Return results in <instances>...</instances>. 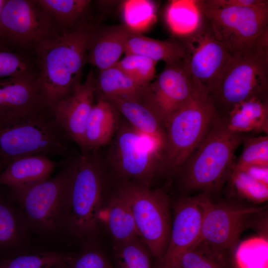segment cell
I'll list each match as a JSON object with an SVG mask.
<instances>
[{
    "label": "cell",
    "mask_w": 268,
    "mask_h": 268,
    "mask_svg": "<svg viewBox=\"0 0 268 268\" xmlns=\"http://www.w3.org/2000/svg\"><path fill=\"white\" fill-rule=\"evenodd\" d=\"M241 134L230 131L219 115L209 132L178 173L182 187L191 196L218 197L234 168V153L243 141Z\"/></svg>",
    "instance_id": "obj_1"
},
{
    "label": "cell",
    "mask_w": 268,
    "mask_h": 268,
    "mask_svg": "<svg viewBox=\"0 0 268 268\" xmlns=\"http://www.w3.org/2000/svg\"><path fill=\"white\" fill-rule=\"evenodd\" d=\"M93 26L61 34L35 47L38 77L50 108L81 83L87 63L88 37Z\"/></svg>",
    "instance_id": "obj_2"
},
{
    "label": "cell",
    "mask_w": 268,
    "mask_h": 268,
    "mask_svg": "<svg viewBox=\"0 0 268 268\" xmlns=\"http://www.w3.org/2000/svg\"><path fill=\"white\" fill-rule=\"evenodd\" d=\"M93 151L71 158L62 229L78 238L93 235L101 223L103 181Z\"/></svg>",
    "instance_id": "obj_3"
},
{
    "label": "cell",
    "mask_w": 268,
    "mask_h": 268,
    "mask_svg": "<svg viewBox=\"0 0 268 268\" xmlns=\"http://www.w3.org/2000/svg\"><path fill=\"white\" fill-rule=\"evenodd\" d=\"M72 141L50 108L13 119L0 120V163L36 154L68 158Z\"/></svg>",
    "instance_id": "obj_4"
},
{
    "label": "cell",
    "mask_w": 268,
    "mask_h": 268,
    "mask_svg": "<svg viewBox=\"0 0 268 268\" xmlns=\"http://www.w3.org/2000/svg\"><path fill=\"white\" fill-rule=\"evenodd\" d=\"M219 115L211 96L196 83L189 99L164 125V170L178 173L202 141Z\"/></svg>",
    "instance_id": "obj_5"
},
{
    "label": "cell",
    "mask_w": 268,
    "mask_h": 268,
    "mask_svg": "<svg viewBox=\"0 0 268 268\" xmlns=\"http://www.w3.org/2000/svg\"><path fill=\"white\" fill-rule=\"evenodd\" d=\"M268 30L249 48L232 55L210 95L218 111L255 96H268Z\"/></svg>",
    "instance_id": "obj_6"
},
{
    "label": "cell",
    "mask_w": 268,
    "mask_h": 268,
    "mask_svg": "<svg viewBox=\"0 0 268 268\" xmlns=\"http://www.w3.org/2000/svg\"><path fill=\"white\" fill-rule=\"evenodd\" d=\"M267 211L266 205L212 197L197 242L205 243L236 266L235 253L242 233L263 225Z\"/></svg>",
    "instance_id": "obj_7"
},
{
    "label": "cell",
    "mask_w": 268,
    "mask_h": 268,
    "mask_svg": "<svg viewBox=\"0 0 268 268\" xmlns=\"http://www.w3.org/2000/svg\"><path fill=\"white\" fill-rule=\"evenodd\" d=\"M131 207L140 238L149 249L153 267L163 256L172 225L169 197L162 189H152L137 183L122 186L118 191Z\"/></svg>",
    "instance_id": "obj_8"
},
{
    "label": "cell",
    "mask_w": 268,
    "mask_h": 268,
    "mask_svg": "<svg viewBox=\"0 0 268 268\" xmlns=\"http://www.w3.org/2000/svg\"><path fill=\"white\" fill-rule=\"evenodd\" d=\"M201 14L233 55L252 46L268 30V4L254 7H213L196 0Z\"/></svg>",
    "instance_id": "obj_9"
},
{
    "label": "cell",
    "mask_w": 268,
    "mask_h": 268,
    "mask_svg": "<svg viewBox=\"0 0 268 268\" xmlns=\"http://www.w3.org/2000/svg\"><path fill=\"white\" fill-rule=\"evenodd\" d=\"M71 161V157L62 161V169L54 177L11 194L22 207L26 219L38 230L51 233L62 229Z\"/></svg>",
    "instance_id": "obj_10"
},
{
    "label": "cell",
    "mask_w": 268,
    "mask_h": 268,
    "mask_svg": "<svg viewBox=\"0 0 268 268\" xmlns=\"http://www.w3.org/2000/svg\"><path fill=\"white\" fill-rule=\"evenodd\" d=\"M198 27L180 36L186 49L184 63L193 80L211 95L232 54L216 38L209 23L201 14Z\"/></svg>",
    "instance_id": "obj_11"
},
{
    "label": "cell",
    "mask_w": 268,
    "mask_h": 268,
    "mask_svg": "<svg viewBox=\"0 0 268 268\" xmlns=\"http://www.w3.org/2000/svg\"><path fill=\"white\" fill-rule=\"evenodd\" d=\"M0 26L5 41L25 48H35L61 34L50 14L37 0H6Z\"/></svg>",
    "instance_id": "obj_12"
},
{
    "label": "cell",
    "mask_w": 268,
    "mask_h": 268,
    "mask_svg": "<svg viewBox=\"0 0 268 268\" xmlns=\"http://www.w3.org/2000/svg\"><path fill=\"white\" fill-rule=\"evenodd\" d=\"M114 156L118 171L146 186L164 170L163 156L154 143L131 126L122 127L116 135Z\"/></svg>",
    "instance_id": "obj_13"
},
{
    "label": "cell",
    "mask_w": 268,
    "mask_h": 268,
    "mask_svg": "<svg viewBox=\"0 0 268 268\" xmlns=\"http://www.w3.org/2000/svg\"><path fill=\"white\" fill-rule=\"evenodd\" d=\"M211 198L207 194L198 193L183 196L175 201L168 244L153 268H176L182 255L198 239Z\"/></svg>",
    "instance_id": "obj_14"
},
{
    "label": "cell",
    "mask_w": 268,
    "mask_h": 268,
    "mask_svg": "<svg viewBox=\"0 0 268 268\" xmlns=\"http://www.w3.org/2000/svg\"><path fill=\"white\" fill-rule=\"evenodd\" d=\"M195 86L184 61L165 65L157 77L144 87L138 101L150 109L164 127L169 118L189 99Z\"/></svg>",
    "instance_id": "obj_15"
},
{
    "label": "cell",
    "mask_w": 268,
    "mask_h": 268,
    "mask_svg": "<svg viewBox=\"0 0 268 268\" xmlns=\"http://www.w3.org/2000/svg\"><path fill=\"white\" fill-rule=\"evenodd\" d=\"M95 77L91 69L84 82L78 84L69 95L50 108L56 120L82 151L84 150L86 122L94 104Z\"/></svg>",
    "instance_id": "obj_16"
},
{
    "label": "cell",
    "mask_w": 268,
    "mask_h": 268,
    "mask_svg": "<svg viewBox=\"0 0 268 268\" xmlns=\"http://www.w3.org/2000/svg\"><path fill=\"white\" fill-rule=\"evenodd\" d=\"M48 108L38 73L0 80V120L36 114Z\"/></svg>",
    "instance_id": "obj_17"
},
{
    "label": "cell",
    "mask_w": 268,
    "mask_h": 268,
    "mask_svg": "<svg viewBox=\"0 0 268 268\" xmlns=\"http://www.w3.org/2000/svg\"><path fill=\"white\" fill-rule=\"evenodd\" d=\"M130 30L122 24L99 26L95 24L87 39V63L99 70L115 66L124 53Z\"/></svg>",
    "instance_id": "obj_18"
},
{
    "label": "cell",
    "mask_w": 268,
    "mask_h": 268,
    "mask_svg": "<svg viewBox=\"0 0 268 268\" xmlns=\"http://www.w3.org/2000/svg\"><path fill=\"white\" fill-rule=\"evenodd\" d=\"M59 164L44 154L16 159L0 172V185L7 186L11 194H17L49 179Z\"/></svg>",
    "instance_id": "obj_19"
},
{
    "label": "cell",
    "mask_w": 268,
    "mask_h": 268,
    "mask_svg": "<svg viewBox=\"0 0 268 268\" xmlns=\"http://www.w3.org/2000/svg\"><path fill=\"white\" fill-rule=\"evenodd\" d=\"M101 97L122 114L133 129L151 140L163 156L166 143L164 127L150 109L137 100Z\"/></svg>",
    "instance_id": "obj_20"
},
{
    "label": "cell",
    "mask_w": 268,
    "mask_h": 268,
    "mask_svg": "<svg viewBox=\"0 0 268 268\" xmlns=\"http://www.w3.org/2000/svg\"><path fill=\"white\" fill-rule=\"evenodd\" d=\"M124 53L141 55L156 62L163 61L165 65L181 63L186 55L185 46L180 38L160 40L131 30L126 40Z\"/></svg>",
    "instance_id": "obj_21"
},
{
    "label": "cell",
    "mask_w": 268,
    "mask_h": 268,
    "mask_svg": "<svg viewBox=\"0 0 268 268\" xmlns=\"http://www.w3.org/2000/svg\"><path fill=\"white\" fill-rule=\"evenodd\" d=\"M231 132L268 133V96H255L235 104L224 118Z\"/></svg>",
    "instance_id": "obj_22"
},
{
    "label": "cell",
    "mask_w": 268,
    "mask_h": 268,
    "mask_svg": "<svg viewBox=\"0 0 268 268\" xmlns=\"http://www.w3.org/2000/svg\"><path fill=\"white\" fill-rule=\"evenodd\" d=\"M118 112L109 101L98 97L86 122L82 152L96 151L111 140L117 124Z\"/></svg>",
    "instance_id": "obj_23"
},
{
    "label": "cell",
    "mask_w": 268,
    "mask_h": 268,
    "mask_svg": "<svg viewBox=\"0 0 268 268\" xmlns=\"http://www.w3.org/2000/svg\"><path fill=\"white\" fill-rule=\"evenodd\" d=\"M50 14L61 34L94 25L90 0H37Z\"/></svg>",
    "instance_id": "obj_24"
},
{
    "label": "cell",
    "mask_w": 268,
    "mask_h": 268,
    "mask_svg": "<svg viewBox=\"0 0 268 268\" xmlns=\"http://www.w3.org/2000/svg\"><path fill=\"white\" fill-rule=\"evenodd\" d=\"M100 222L106 225L115 244L140 238L131 207L118 192L103 206Z\"/></svg>",
    "instance_id": "obj_25"
},
{
    "label": "cell",
    "mask_w": 268,
    "mask_h": 268,
    "mask_svg": "<svg viewBox=\"0 0 268 268\" xmlns=\"http://www.w3.org/2000/svg\"><path fill=\"white\" fill-rule=\"evenodd\" d=\"M95 85L98 96L137 101L146 86L135 82L115 66L99 70L95 75Z\"/></svg>",
    "instance_id": "obj_26"
},
{
    "label": "cell",
    "mask_w": 268,
    "mask_h": 268,
    "mask_svg": "<svg viewBox=\"0 0 268 268\" xmlns=\"http://www.w3.org/2000/svg\"><path fill=\"white\" fill-rule=\"evenodd\" d=\"M23 220L9 199L0 194V251L10 249L24 235Z\"/></svg>",
    "instance_id": "obj_27"
},
{
    "label": "cell",
    "mask_w": 268,
    "mask_h": 268,
    "mask_svg": "<svg viewBox=\"0 0 268 268\" xmlns=\"http://www.w3.org/2000/svg\"><path fill=\"white\" fill-rule=\"evenodd\" d=\"M115 246L116 268H153L152 255L140 238Z\"/></svg>",
    "instance_id": "obj_28"
},
{
    "label": "cell",
    "mask_w": 268,
    "mask_h": 268,
    "mask_svg": "<svg viewBox=\"0 0 268 268\" xmlns=\"http://www.w3.org/2000/svg\"><path fill=\"white\" fill-rule=\"evenodd\" d=\"M167 17L171 27L180 36L194 31L200 24L201 15L196 0H180L170 4Z\"/></svg>",
    "instance_id": "obj_29"
},
{
    "label": "cell",
    "mask_w": 268,
    "mask_h": 268,
    "mask_svg": "<svg viewBox=\"0 0 268 268\" xmlns=\"http://www.w3.org/2000/svg\"><path fill=\"white\" fill-rule=\"evenodd\" d=\"M176 268H236L205 243L197 242L181 257Z\"/></svg>",
    "instance_id": "obj_30"
},
{
    "label": "cell",
    "mask_w": 268,
    "mask_h": 268,
    "mask_svg": "<svg viewBox=\"0 0 268 268\" xmlns=\"http://www.w3.org/2000/svg\"><path fill=\"white\" fill-rule=\"evenodd\" d=\"M242 202L259 205L266 201L268 197V185L264 184L246 172L234 167L228 180Z\"/></svg>",
    "instance_id": "obj_31"
},
{
    "label": "cell",
    "mask_w": 268,
    "mask_h": 268,
    "mask_svg": "<svg viewBox=\"0 0 268 268\" xmlns=\"http://www.w3.org/2000/svg\"><path fill=\"white\" fill-rule=\"evenodd\" d=\"M72 256L46 251L7 257L0 261V268H52L71 260Z\"/></svg>",
    "instance_id": "obj_32"
},
{
    "label": "cell",
    "mask_w": 268,
    "mask_h": 268,
    "mask_svg": "<svg viewBox=\"0 0 268 268\" xmlns=\"http://www.w3.org/2000/svg\"><path fill=\"white\" fill-rule=\"evenodd\" d=\"M157 62L136 54H126L115 65L137 83L145 86L153 80Z\"/></svg>",
    "instance_id": "obj_33"
},
{
    "label": "cell",
    "mask_w": 268,
    "mask_h": 268,
    "mask_svg": "<svg viewBox=\"0 0 268 268\" xmlns=\"http://www.w3.org/2000/svg\"><path fill=\"white\" fill-rule=\"evenodd\" d=\"M9 46V43L0 38V80L35 73L30 62Z\"/></svg>",
    "instance_id": "obj_34"
},
{
    "label": "cell",
    "mask_w": 268,
    "mask_h": 268,
    "mask_svg": "<svg viewBox=\"0 0 268 268\" xmlns=\"http://www.w3.org/2000/svg\"><path fill=\"white\" fill-rule=\"evenodd\" d=\"M244 147L235 164L268 166V136L244 137Z\"/></svg>",
    "instance_id": "obj_35"
},
{
    "label": "cell",
    "mask_w": 268,
    "mask_h": 268,
    "mask_svg": "<svg viewBox=\"0 0 268 268\" xmlns=\"http://www.w3.org/2000/svg\"><path fill=\"white\" fill-rule=\"evenodd\" d=\"M111 266L101 253L95 250L85 252L69 262L70 268H109Z\"/></svg>",
    "instance_id": "obj_36"
},
{
    "label": "cell",
    "mask_w": 268,
    "mask_h": 268,
    "mask_svg": "<svg viewBox=\"0 0 268 268\" xmlns=\"http://www.w3.org/2000/svg\"><path fill=\"white\" fill-rule=\"evenodd\" d=\"M213 7H254L268 4L266 0H203Z\"/></svg>",
    "instance_id": "obj_37"
},
{
    "label": "cell",
    "mask_w": 268,
    "mask_h": 268,
    "mask_svg": "<svg viewBox=\"0 0 268 268\" xmlns=\"http://www.w3.org/2000/svg\"><path fill=\"white\" fill-rule=\"evenodd\" d=\"M234 167L246 172L259 181L268 185V166L253 164L236 165L235 163Z\"/></svg>",
    "instance_id": "obj_38"
},
{
    "label": "cell",
    "mask_w": 268,
    "mask_h": 268,
    "mask_svg": "<svg viewBox=\"0 0 268 268\" xmlns=\"http://www.w3.org/2000/svg\"><path fill=\"white\" fill-rule=\"evenodd\" d=\"M5 0H0V38L2 39H3V37L2 33V31L1 29V26H0V16H1L2 10L3 5L5 3Z\"/></svg>",
    "instance_id": "obj_39"
},
{
    "label": "cell",
    "mask_w": 268,
    "mask_h": 268,
    "mask_svg": "<svg viewBox=\"0 0 268 268\" xmlns=\"http://www.w3.org/2000/svg\"><path fill=\"white\" fill-rule=\"evenodd\" d=\"M70 261H67L65 263L60 264L59 265H58L56 266L55 267L52 268H70L69 267V262Z\"/></svg>",
    "instance_id": "obj_40"
},
{
    "label": "cell",
    "mask_w": 268,
    "mask_h": 268,
    "mask_svg": "<svg viewBox=\"0 0 268 268\" xmlns=\"http://www.w3.org/2000/svg\"><path fill=\"white\" fill-rule=\"evenodd\" d=\"M4 168V166L0 163V173Z\"/></svg>",
    "instance_id": "obj_41"
},
{
    "label": "cell",
    "mask_w": 268,
    "mask_h": 268,
    "mask_svg": "<svg viewBox=\"0 0 268 268\" xmlns=\"http://www.w3.org/2000/svg\"><path fill=\"white\" fill-rule=\"evenodd\" d=\"M109 268H113L112 266H111Z\"/></svg>",
    "instance_id": "obj_42"
}]
</instances>
